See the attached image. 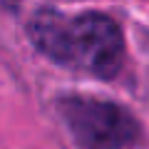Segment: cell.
Returning <instances> with one entry per match:
<instances>
[{"label": "cell", "instance_id": "7a4b0ae2", "mask_svg": "<svg viewBox=\"0 0 149 149\" xmlns=\"http://www.w3.org/2000/svg\"><path fill=\"white\" fill-rule=\"evenodd\" d=\"M57 109L80 149H124L139 137L134 114L112 100L70 95Z\"/></svg>", "mask_w": 149, "mask_h": 149}, {"label": "cell", "instance_id": "6da1fadb", "mask_svg": "<svg viewBox=\"0 0 149 149\" xmlns=\"http://www.w3.org/2000/svg\"><path fill=\"white\" fill-rule=\"evenodd\" d=\"M27 37L47 60L102 80H112L124 60L119 25L95 10L67 15L55 8H40L27 20Z\"/></svg>", "mask_w": 149, "mask_h": 149}]
</instances>
